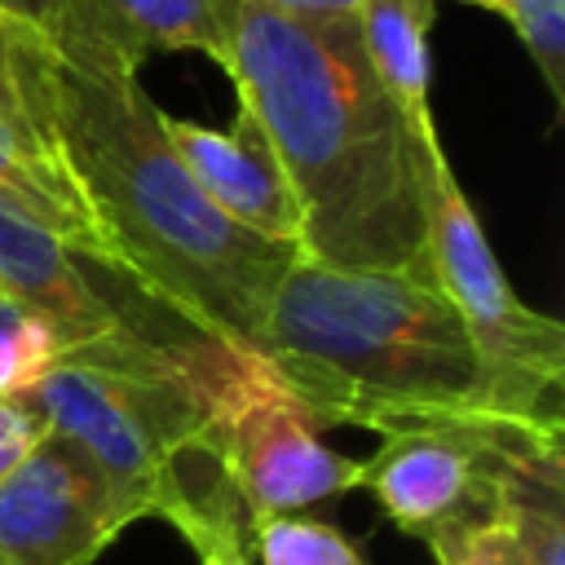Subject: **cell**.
Listing matches in <instances>:
<instances>
[{
  "label": "cell",
  "instance_id": "14",
  "mask_svg": "<svg viewBox=\"0 0 565 565\" xmlns=\"http://www.w3.org/2000/svg\"><path fill=\"white\" fill-rule=\"evenodd\" d=\"M49 35L18 26L0 13V124L44 159H57L49 106ZM62 163V159H57Z\"/></svg>",
  "mask_w": 565,
  "mask_h": 565
},
{
  "label": "cell",
  "instance_id": "18",
  "mask_svg": "<svg viewBox=\"0 0 565 565\" xmlns=\"http://www.w3.org/2000/svg\"><path fill=\"white\" fill-rule=\"evenodd\" d=\"M428 552L437 565H525L503 516L477 521V525H455L428 539Z\"/></svg>",
  "mask_w": 565,
  "mask_h": 565
},
{
  "label": "cell",
  "instance_id": "2",
  "mask_svg": "<svg viewBox=\"0 0 565 565\" xmlns=\"http://www.w3.org/2000/svg\"><path fill=\"white\" fill-rule=\"evenodd\" d=\"M225 71L300 203V256L335 269H428V150L375 79L358 18L221 0Z\"/></svg>",
  "mask_w": 565,
  "mask_h": 565
},
{
  "label": "cell",
  "instance_id": "23",
  "mask_svg": "<svg viewBox=\"0 0 565 565\" xmlns=\"http://www.w3.org/2000/svg\"><path fill=\"white\" fill-rule=\"evenodd\" d=\"M203 565H247V561H203Z\"/></svg>",
  "mask_w": 565,
  "mask_h": 565
},
{
  "label": "cell",
  "instance_id": "4",
  "mask_svg": "<svg viewBox=\"0 0 565 565\" xmlns=\"http://www.w3.org/2000/svg\"><path fill=\"white\" fill-rule=\"evenodd\" d=\"M424 203L428 269L459 313L477 362L472 411L539 428H565V327L516 300L441 146L428 150Z\"/></svg>",
  "mask_w": 565,
  "mask_h": 565
},
{
  "label": "cell",
  "instance_id": "20",
  "mask_svg": "<svg viewBox=\"0 0 565 565\" xmlns=\"http://www.w3.org/2000/svg\"><path fill=\"white\" fill-rule=\"evenodd\" d=\"M71 0H0V13L18 26H31L40 35H53V26L62 22Z\"/></svg>",
  "mask_w": 565,
  "mask_h": 565
},
{
  "label": "cell",
  "instance_id": "22",
  "mask_svg": "<svg viewBox=\"0 0 565 565\" xmlns=\"http://www.w3.org/2000/svg\"><path fill=\"white\" fill-rule=\"evenodd\" d=\"M463 4H477V9H494V13H503V0H463Z\"/></svg>",
  "mask_w": 565,
  "mask_h": 565
},
{
  "label": "cell",
  "instance_id": "12",
  "mask_svg": "<svg viewBox=\"0 0 565 565\" xmlns=\"http://www.w3.org/2000/svg\"><path fill=\"white\" fill-rule=\"evenodd\" d=\"M428 31H433V0H362L358 9V35L366 62L419 137L437 132L428 106V88H433Z\"/></svg>",
  "mask_w": 565,
  "mask_h": 565
},
{
  "label": "cell",
  "instance_id": "6",
  "mask_svg": "<svg viewBox=\"0 0 565 565\" xmlns=\"http://www.w3.org/2000/svg\"><path fill=\"white\" fill-rule=\"evenodd\" d=\"M221 459L247 521L296 516L362 486V463L318 437V419L278 384L256 353H234L212 384Z\"/></svg>",
  "mask_w": 565,
  "mask_h": 565
},
{
  "label": "cell",
  "instance_id": "7",
  "mask_svg": "<svg viewBox=\"0 0 565 565\" xmlns=\"http://www.w3.org/2000/svg\"><path fill=\"white\" fill-rule=\"evenodd\" d=\"M124 530L97 463L57 433L0 481V565H93Z\"/></svg>",
  "mask_w": 565,
  "mask_h": 565
},
{
  "label": "cell",
  "instance_id": "13",
  "mask_svg": "<svg viewBox=\"0 0 565 565\" xmlns=\"http://www.w3.org/2000/svg\"><path fill=\"white\" fill-rule=\"evenodd\" d=\"M0 203H9L13 212L40 221L44 230L66 238L88 260L106 265L97 225H93L71 172L57 159H44L31 146H22L4 124H0Z\"/></svg>",
  "mask_w": 565,
  "mask_h": 565
},
{
  "label": "cell",
  "instance_id": "5",
  "mask_svg": "<svg viewBox=\"0 0 565 565\" xmlns=\"http://www.w3.org/2000/svg\"><path fill=\"white\" fill-rule=\"evenodd\" d=\"M93 265L97 260L66 238L0 203V300L44 322L62 362L102 371H177L212 349L199 331L172 340L150 322H137L124 300L97 287Z\"/></svg>",
  "mask_w": 565,
  "mask_h": 565
},
{
  "label": "cell",
  "instance_id": "16",
  "mask_svg": "<svg viewBox=\"0 0 565 565\" xmlns=\"http://www.w3.org/2000/svg\"><path fill=\"white\" fill-rule=\"evenodd\" d=\"M62 362V349L44 322L0 300V397L31 388L44 371Z\"/></svg>",
  "mask_w": 565,
  "mask_h": 565
},
{
  "label": "cell",
  "instance_id": "8",
  "mask_svg": "<svg viewBox=\"0 0 565 565\" xmlns=\"http://www.w3.org/2000/svg\"><path fill=\"white\" fill-rule=\"evenodd\" d=\"M472 415L477 411L428 428L388 433L384 446L362 463V486L375 494L388 521L424 543L441 530L499 516L490 477L481 468Z\"/></svg>",
  "mask_w": 565,
  "mask_h": 565
},
{
  "label": "cell",
  "instance_id": "19",
  "mask_svg": "<svg viewBox=\"0 0 565 565\" xmlns=\"http://www.w3.org/2000/svg\"><path fill=\"white\" fill-rule=\"evenodd\" d=\"M44 419L22 397H0V481L44 441Z\"/></svg>",
  "mask_w": 565,
  "mask_h": 565
},
{
  "label": "cell",
  "instance_id": "3",
  "mask_svg": "<svg viewBox=\"0 0 565 565\" xmlns=\"http://www.w3.org/2000/svg\"><path fill=\"white\" fill-rule=\"evenodd\" d=\"M256 358L318 424L384 437L455 419L477 397L463 322L419 269H335L296 256Z\"/></svg>",
  "mask_w": 565,
  "mask_h": 565
},
{
  "label": "cell",
  "instance_id": "11",
  "mask_svg": "<svg viewBox=\"0 0 565 565\" xmlns=\"http://www.w3.org/2000/svg\"><path fill=\"white\" fill-rule=\"evenodd\" d=\"M119 57L141 66L150 53H203L216 66L230 57V26L221 0H71Z\"/></svg>",
  "mask_w": 565,
  "mask_h": 565
},
{
  "label": "cell",
  "instance_id": "17",
  "mask_svg": "<svg viewBox=\"0 0 565 565\" xmlns=\"http://www.w3.org/2000/svg\"><path fill=\"white\" fill-rule=\"evenodd\" d=\"M503 18L530 49L556 110H565V0H503Z\"/></svg>",
  "mask_w": 565,
  "mask_h": 565
},
{
  "label": "cell",
  "instance_id": "10",
  "mask_svg": "<svg viewBox=\"0 0 565 565\" xmlns=\"http://www.w3.org/2000/svg\"><path fill=\"white\" fill-rule=\"evenodd\" d=\"M481 468L525 565H565V428L472 415Z\"/></svg>",
  "mask_w": 565,
  "mask_h": 565
},
{
  "label": "cell",
  "instance_id": "15",
  "mask_svg": "<svg viewBox=\"0 0 565 565\" xmlns=\"http://www.w3.org/2000/svg\"><path fill=\"white\" fill-rule=\"evenodd\" d=\"M260 565H366V556L335 525L313 516H265L252 525Z\"/></svg>",
  "mask_w": 565,
  "mask_h": 565
},
{
  "label": "cell",
  "instance_id": "1",
  "mask_svg": "<svg viewBox=\"0 0 565 565\" xmlns=\"http://www.w3.org/2000/svg\"><path fill=\"white\" fill-rule=\"evenodd\" d=\"M49 49L57 159L97 225L106 269L128 274L203 340L260 353L269 300L300 252L212 207L172 150L168 115L141 88L137 66L79 13H62Z\"/></svg>",
  "mask_w": 565,
  "mask_h": 565
},
{
  "label": "cell",
  "instance_id": "9",
  "mask_svg": "<svg viewBox=\"0 0 565 565\" xmlns=\"http://www.w3.org/2000/svg\"><path fill=\"white\" fill-rule=\"evenodd\" d=\"M168 141L216 212L269 243H287L300 252V203L274 146L247 110H238L234 128L225 132L168 115Z\"/></svg>",
  "mask_w": 565,
  "mask_h": 565
},
{
  "label": "cell",
  "instance_id": "21",
  "mask_svg": "<svg viewBox=\"0 0 565 565\" xmlns=\"http://www.w3.org/2000/svg\"><path fill=\"white\" fill-rule=\"evenodd\" d=\"M282 13H296V18H358L362 0H265Z\"/></svg>",
  "mask_w": 565,
  "mask_h": 565
}]
</instances>
